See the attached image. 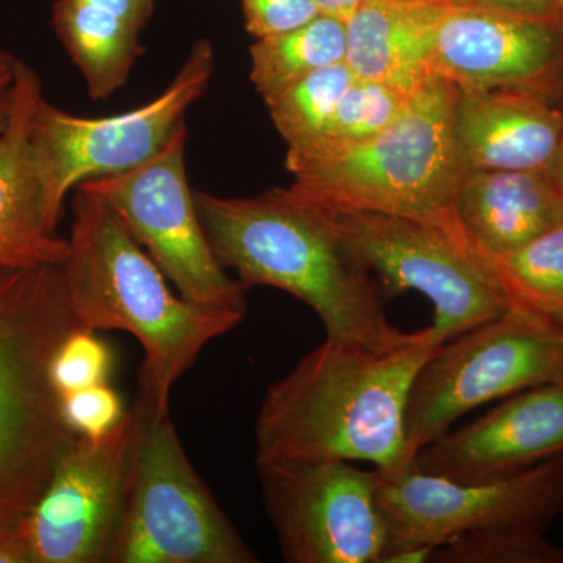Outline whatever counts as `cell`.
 Returning <instances> with one entry per match:
<instances>
[{
	"mask_svg": "<svg viewBox=\"0 0 563 563\" xmlns=\"http://www.w3.org/2000/svg\"><path fill=\"white\" fill-rule=\"evenodd\" d=\"M442 343L431 325L418 342L390 352L325 339L266 390L255 422L257 462H366L383 473L410 468V391Z\"/></svg>",
	"mask_w": 563,
	"mask_h": 563,
	"instance_id": "6da1fadb",
	"label": "cell"
},
{
	"mask_svg": "<svg viewBox=\"0 0 563 563\" xmlns=\"http://www.w3.org/2000/svg\"><path fill=\"white\" fill-rule=\"evenodd\" d=\"M211 250L247 288L265 285L291 295L320 318L325 339L373 352H390L422 339L385 313V296L312 207L284 188L254 198L195 191Z\"/></svg>",
	"mask_w": 563,
	"mask_h": 563,
	"instance_id": "7a4b0ae2",
	"label": "cell"
},
{
	"mask_svg": "<svg viewBox=\"0 0 563 563\" xmlns=\"http://www.w3.org/2000/svg\"><path fill=\"white\" fill-rule=\"evenodd\" d=\"M455 87L433 77L384 131L355 141L288 147L284 188L324 211H373L466 233L455 210L463 176L453 135Z\"/></svg>",
	"mask_w": 563,
	"mask_h": 563,
	"instance_id": "3957f363",
	"label": "cell"
},
{
	"mask_svg": "<svg viewBox=\"0 0 563 563\" xmlns=\"http://www.w3.org/2000/svg\"><path fill=\"white\" fill-rule=\"evenodd\" d=\"M63 263L70 307L81 328L132 333L144 350L140 376L158 406L211 340L243 314L196 306L174 295L168 279L124 222L98 196L77 188Z\"/></svg>",
	"mask_w": 563,
	"mask_h": 563,
	"instance_id": "277c9868",
	"label": "cell"
},
{
	"mask_svg": "<svg viewBox=\"0 0 563 563\" xmlns=\"http://www.w3.org/2000/svg\"><path fill=\"white\" fill-rule=\"evenodd\" d=\"M79 328L63 263L0 268V526L27 517L77 439L49 368Z\"/></svg>",
	"mask_w": 563,
	"mask_h": 563,
	"instance_id": "5b68a950",
	"label": "cell"
},
{
	"mask_svg": "<svg viewBox=\"0 0 563 563\" xmlns=\"http://www.w3.org/2000/svg\"><path fill=\"white\" fill-rule=\"evenodd\" d=\"M139 442L109 563H255L257 555L188 461L168 407L139 374Z\"/></svg>",
	"mask_w": 563,
	"mask_h": 563,
	"instance_id": "8992f818",
	"label": "cell"
},
{
	"mask_svg": "<svg viewBox=\"0 0 563 563\" xmlns=\"http://www.w3.org/2000/svg\"><path fill=\"white\" fill-rule=\"evenodd\" d=\"M563 380V328L509 307L440 344L407 406V451H418L477 407Z\"/></svg>",
	"mask_w": 563,
	"mask_h": 563,
	"instance_id": "52a82bcc",
	"label": "cell"
},
{
	"mask_svg": "<svg viewBox=\"0 0 563 563\" xmlns=\"http://www.w3.org/2000/svg\"><path fill=\"white\" fill-rule=\"evenodd\" d=\"M213 73V47L198 41L172 85L139 109L81 118L41 99L32 120L31 152L47 229L57 231L73 188L95 177L131 172L157 155L185 124Z\"/></svg>",
	"mask_w": 563,
	"mask_h": 563,
	"instance_id": "ba28073f",
	"label": "cell"
},
{
	"mask_svg": "<svg viewBox=\"0 0 563 563\" xmlns=\"http://www.w3.org/2000/svg\"><path fill=\"white\" fill-rule=\"evenodd\" d=\"M314 210L385 298L412 290L429 299L443 342L509 309L466 233L395 214Z\"/></svg>",
	"mask_w": 563,
	"mask_h": 563,
	"instance_id": "9c48e42d",
	"label": "cell"
},
{
	"mask_svg": "<svg viewBox=\"0 0 563 563\" xmlns=\"http://www.w3.org/2000/svg\"><path fill=\"white\" fill-rule=\"evenodd\" d=\"M187 122L157 155L131 172L95 177L81 190L102 199L157 263L181 298L246 317L247 287L229 276L203 232L188 181Z\"/></svg>",
	"mask_w": 563,
	"mask_h": 563,
	"instance_id": "30bf717a",
	"label": "cell"
},
{
	"mask_svg": "<svg viewBox=\"0 0 563 563\" xmlns=\"http://www.w3.org/2000/svg\"><path fill=\"white\" fill-rule=\"evenodd\" d=\"M377 474V506L388 537L384 555L406 547L439 548L462 533L492 529L547 532L563 514V454L488 483H459L415 465Z\"/></svg>",
	"mask_w": 563,
	"mask_h": 563,
	"instance_id": "8fae6325",
	"label": "cell"
},
{
	"mask_svg": "<svg viewBox=\"0 0 563 563\" xmlns=\"http://www.w3.org/2000/svg\"><path fill=\"white\" fill-rule=\"evenodd\" d=\"M265 512L287 563H379L387 526L377 470L344 461L257 462Z\"/></svg>",
	"mask_w": 563,
	"mask_h": 563,
	"instance_id": "7c38bea8",
	"label": "cell"
},
{
	"mask_svg": "<svg viewBox=\"0 0 563 563\" xmlns=\"http://www.w3.org/2000/svg\"><path fill=\"white\" fill-rule=\"evenodd\" d=\"M139 417L99 440L77 437L22 520L32 563H109L128 504Z\"/></svg>",
	"mask_w": 563,
	"mask_h": 563,
	"instance_id": "4fadbf2b",
	"label": "cell"
},
{
	"mask_svg": "<svg viewBox=\"0 0 563 563\" xmlns=\"http://www.w3.org/2000/svg\"><path fill=\"white\" fill-rule=\"evenodd\" d=\"M435 74L457 90H526L558 99L563 87V5L446 0Z\"/></svg>",
	"mask_w": 563,
	"mask_h": 563,
	"instance_id": "5bb4252c",
	"label": "cell"
},
{
	"mask_svg": "<svg viewBox=\"0 0 563 563\" xmlns=\"http://www.w3.org/2000/svg\"><path fill=\"white\" fill-rule=\"evenodd\" d=\"M563 454V380L503 399L483 417L448 429L418 451L422 473L459 483H488Z\"/></svg>",
	"mask_w": 563,
	"mask_h": 563,
	"instance_id": "9a60e30c",
	"label": "cell"
},
{
	"mask_svg": "<svg viewBox=\"0 0 563 563\" xmlns=\"http://www.w3.org/2000/svg\"><path fill=\"white\" fill-rule=\"evenodd\" d=\"M453 135L463 172L550 169L563 106L547 92L455 88Z\"/></svg>",
	"mask_w": 563,
	"mask_h": 563,
	"instance_id": "2e32d148",
	"label": "cell"
},
{
	"mask_svg": "<svg viewBox=\"0 0 563 563\" xmlns=\"http://www.w3.org/2000/svg\"><path fill=\"white\" fill-rule=\"evenodd\" d=\"M43 88L35 69L18 60L0 122V268L62 265L68 240L47 229L33 172L31 129Z\"/></svg>",
	"mask_w": 563,
	"mask_h": 563,
	"instance_id": "e0dca14e",
	"label": "cell"
},
{
	"mask_svg": "<svg viewBox=\"0 0 563 563\" xmlns=\"http://www.w3.org/2000/svg\"><path fill=\"white\" fill-rule=\"evenodd\" d=\"M446 0H362L344 21V63L358 79L407 96L437 77L435 36Z\"/></svg>",
	"mask_w": 563,
	"mask_h": 563,
	"instance_id": "ac0fdd59",
	"label": "cell"
},
{
	"mask_svg": "<svg viewBox=\"0 0 563 563\" xmlns=\"http://www.w3.org/2000/svg\"><path fill=\"white\" fill-rule=\"evenodd\" d=\"M455 210L481 254L525 246L563 222V196L550 169L463 173Z\"/></svg>",
	"mask_w": 563,
	"mask_h": 563,
	"instance_id": "d6986e66",
	"label": "cell"
},
{
	"mask_svg": "<svg viewBox=\"0 0 563 563\" xmlns=\"http://www.w3.org/2000/svg\"><path fill=\"white\" fill-rule=\"evenodd\" d=\"M54 25L92 99L109 98L124 87L143 52L139 25L85 0H58Z\"/></svg>",
	"mask_w": 563,
	"mask_h": 563,
	"instance_id": "ffe728a7",
	"label": "cell"
},
{
	"mask_svg": "<svg viewBox=\"0 0 563 563\" xmlns=\"http://www.w3.org/2000/svg\"><path fill=\"white\" fill-rule=\"evenodd\" d=\"M344 57V21L318 14L301 27L257 38L251 46V81L268 103L295 81Z\"/></svg>",
	"mask_w": 563,
	"mask_h": 563,
	"instance_id": "44dd1931",
	"label": "cell"
},
{
	"mask_svg": "<svg viewBox=\"0 0 563 563\" xmlns=\"http://www.w3.org/2000/svg\"><path fill=\"white\" fill-rule=\"evenodd\" d=\"M477 254L509 307L563 328V222L518 250Z\"/></svg>",
	"mask_w": 563,
	"mask_h": 563,
	"instance_id": "7402d4cb",
	"label": "cell"
},
{
	"mask_svg": "<svg viewBox=\"0 0 563 563\" xmlns=\"http://www.w3.org/2000/svg\"><path fill=\"white\" fill-rule=\"evenodd\" d=\"M355 80L346 63L314 70L266 103L274 125L288 147L321 140L344 92Z\"/></svg>",
	"mask_w": 563,
	"mask_h": 563,
	"instance_id": "603a6c76",
	"label": "cell"
},
{
	"mask_svg": "<svg viewBox=\"0 0 563 563\" xmlns=\"http://www.w3.org/2000/svg\"><path fill=\"white\" fill-rule=\"evenodd\" d=\"M431 562L437 563H563V548L542 531L492 529L462 533L440 544Z\"/></svg>",
	"mask_w": 563,
	"mask_h": 563,
	"instance_id": "cb8c5ba5",
	"label": "cell"
},
{
	"mask_svg": "<svg viewBox=\"0 0 563 563\" xmlns=\"http://www.w3.org/2000/svg\"><path fill=\"white\" fill-rule=\"evenodd\" d=\"M410 99L412 96L388 85L355 77L321 140L355 141L376 135L398 120Z\"/></svg>",
	"mask_w": 563,
	"mask_h": 563,
	"instance_id": "d4e9b609",
	"label": "cell"
},
{
	"mask_svg": "<svg viewBox=\"0 0 563 563\" xmlns=\"http://www.w3.org/2000/svg\"><path fill=\"white\" fill-rule=\"evenodd\" d=\"M113 366L110 347L90 329L79 328L63 340L52 357L49 376L58 396L106 384Z\"/></svg>",
	"mask_w": 563,
	"mask_h": 563,
	"instance_id": "484cf974",
	"label": "cell"
},
{
	"mask_svg": "<svg viewBox=\"0 0 563 563\" xmlns=\"http://www.w3.org/2000/svg\"><path fill=\"white\" fill-rule=\"evenodd\" d=\"M60 410L70 431L90 440L106 437L128 413L120 395L107 383L60 396Z\"/></svg>",
	"mask_w": 563,
	"mask_h": 563,
	"instance_id": "4316f807",
	"label": "cell"
},
{
	"mask_svg": "<svg viewBox=\"0 0 563 563\" xmlns=\"http://www.w3.org/2000/svg\"><path fill=\"white\" fill-rule=\"evenodd\" d=\"M246 29L255 38L301 27L318 14L310 0H242Z\"/></svg>",
	"mask_w": 563,
	"mask_h": 563,
	"instance_id": "83f0119b",
	"label": "cell"
},
{
	"mask_svg": "<svg viewBox=\"0 0 563 563\" xmlns=\"http://www.w3.org/2000/svg\"><path fill=\"white\" fill-rule=\"evenodd\" d=\"M0 563H32L21 523L0 526Z\"/></svg>",
	"mask_w": 563,
	"mask_h": 563,
	"instance_id": "f1b7e54d",
	"label": "cell"
},
{
	"mask_svg": "<svg viewBox=\"0 0 563 563\" xmlns=\"http://www.w3.org/2000/svg\"><path fill=\"white\" fill-rule=\"evenodd\" d=\"M120 14L143 29L152 13V0H85Z\"/></svg>",
	"mask_w": 563,
	"mask_h": 563,
	"instance_id": "f546056e",
	"label": "cell"
},
{
	"mask_svg": "<svg viewBox=\"0 0 563 563\" xmlns=\"http://www.w3.org/2000/svg\"><path fill=\"white\" fill-rule=\"evenodd\" d=\"M16 63L18 58H14L10 52L0 49V122L5 114L10 88L13 85L14 74H16Z\"/></svg>",
	"mask_w": 563,
	"mask_h": 563,
	"instance_id": "4dcf8cb0",
	"label": "cell"
},
{
	"mask_svg": "<svg viewBox=\"0 0 563 563\" xmlns=\"http://www.w3.org/2000/svg\"><path fill=\"white\" fill-rule=\"evenodd\" d=\"M435 547H406L399 550L390 551L385 554L380 563H424L431 562Z\"/></svg>",
	"mask_w": 563,
	"mask_h": 563,
	"instance_id": "1f68e13d",
	"label": "cell"
},
{
	"mask_svg": "<svg viewBox=\"0 0 563 563\" xmlns=\"http://www.w3.org/2000/svg\"><path fill=\"white\" fill-rule=\"evenodd\" d=\"M310 2L317 7L321 14L339 18L342 21H346L354 11L347 0H310Z\"/></svg>",
	"mask_w": 563,
	"mask_h": 563,
	"instance_id": "d6a6232c",
	"label": "cell"
},
{
	"mask_svg": "<svg viewBox=\"0 0 563 563\" xmlns=\"http://www.w3.org/2000/svg\"><path fill=\"white\" fill-rule=\"evenodd\" d=\"M550 173L563 196V135L559 150L555 152L554 161L551 163Z\"/></svg>",
	"mask_w": 563,
	"mask_h": 563,
	"instance_id": "836d02e7",
	"label": "cell"
},
{
	"mask_svg": "<svg viewBox=\"0 0 563 563\" xmlns=\"http://www.w3.org/2000/svg\"><path fill=\"white\" fill-rule=\"evenodd\" d=\"M472 2H498V3H553L561 0H472Z\"/></svg>",
	"mask_w": 563,
	"mask_h": 563,
	"instance_id": "e575fe53",
	"label": "cell"
},
{
	"mask_svg": "<svg viewBox=\"0 0 563 563\" xmlns=\"http://www.w3.org/2000/svg\"><path fill=\"white\" fill-rule=\"evenodd\" d=\"M362 0H347V3L352 7V9H357L358 3H361Z\"/></svg>",
	"mask_w": 563,
	"mask_h": 563,
	"instance_id": "d590c367",
	"label": "cell"
},
{
	"mask_svg": "<svg viewBox=\"0 0 563 563\" xmlns=\"http://www.w3.org/2000/svg\"><path fill=\"white\" fill-rule=\"evenodd\" d=\"M561 3L563 5V0H561ZM558 101L563 106V87L561 88V91H559Z\"/></svg>",
	"mask_w": 563,
	"mask_h": 563,
	"instance_id": "8d00e7d4",
	"label": "cell"
}]
</instances>
